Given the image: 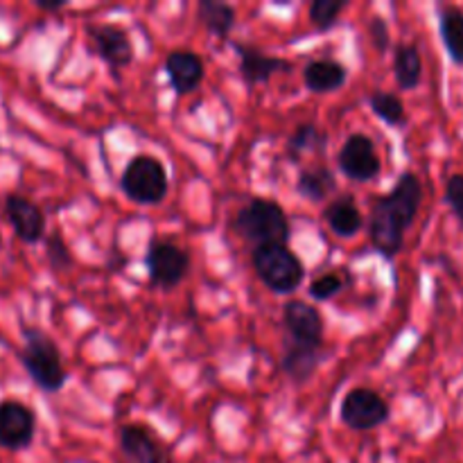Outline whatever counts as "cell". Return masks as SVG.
I'll list each match as a JSON object with an SVG mask.
<instances>
[{
  "instance_id": "1",
  "label": "cell",
  "mask_w": 463,
  "mask_h": 463,
  "mask_svg": "<svg viewBox=\"0 0 463 463\" xmlns=\"http://www.w3.org/2000/svg\"><path fill=\"white\" fill-rule=\"evenodd\" d=\"M23 369L27 371L32 383L45 393H57L66 387L68 373L63 369L61 353L54 339L34 326L23 328Z\"/></svg>"
},
{
  "instance_id": "2",
  "label": "cell",
  "mask_w": 463,
  "mask_h": 463,
  "mask_svg": "<svg viewBox=\"0 0 463 463\" xmlns=\"http://www.w3.org/2000/svg\"><path fill=\"white\" fill-rule=\"evenodd\" d=\"M233 231L240 238L249 240L256 247L260 244H288L289 242V220L283 206L271 199L256 197L244 203L233 217Z\"/></svg>"
},
{
  "instance_id": "3",
  "label": "cell",
  "mask_w": 463,
  "mask_h": 463,
  "mask_svg": "<svg viewBox=\"0 0 463 463\" xmlns=\"http://www.w3.org/2000/svg\"><path fill=\"white\" fill-rule=\"evenodd\" d=\"M253 269L267 289L274 294H292L301 288L303 262L288 244H260L251 253Z\"/></svg>"
},
{
  "instance_id": "4",
  "label": "cell",
  "mask_w": 463,
  "mask_h": 463,
  "mask_svg": "<svg viewBox=\"0 0 463 463\" xmlns=\"http://www.w3.org/2000/svg\"><path fill=\"white\" fill-rule=\"evenodd\" d=\"M120 190L134 203L158 206L167 197V190H170L165 165L156 156L138 154L122 170Z\"/></svg>"
},
{
  "instance_id": "5",
  "label": "cell",
  "mask_w": 463,
  "mask_h": 463,
  "mask_svg": "<svg viewBox=\"0 0 463 463\" xmlns=\"http://www.w3.org/2000/svg\"><path fill=\"white\" fill-rule=\"evenodd\" d=\"M387 401L369 387H355L344 396L339 407V419L353 432H371L389 420Z\"/></svg>"
},
{
  "instance_id": "6",
  "label": "cell",
  "mask_w": 463,
  "mask_h": 463,
  "mask_svg": "<svg viewBox=\"0 0 463 463\" xmlns=\"http://www.w3.org/2000/svg\"><path fill=\"white\" fill-rule=\"evenodd\" d=\"M149 280L163 289L176 288L190 271V256L185 249L170 240H154L145 256Z\"/></svg>"
},
{
  "instance_id": "7",
  "label": "cell",
  "mask_w": 463,
  "mask_h": 463,
  "mask_svg": "<svg viewBox=\"0 0 463 463\" xmlns=\"http://www.w3.org/2000/svg\"><path fill=\"white\" fill-rule=\"evenodd\" d=\"M118 441L122 455L131 463H175L170 446L143 423L122 425Z\"/></svg>"
},
{
  "instance_id": "8",
  "label": "cell",
  "mask_w": 463,
  "mask_h": 463,
  "mask_svg": "<svg viewBox=\"0 0 463 463\" xmlns=\"http://www.w3.org/2000/svg\"><path fill=\"white\" fill-rule=\"evenodd\" d=\"M337 165L344 176L357 184L373 181L380 175V156L375 152L373 140L366 134H351L344 140L342 149L337 154Z\"/></svg>"
},
{
  "instance_id": "9",
  "label": "cell",
  "mask_w": 463,
  "mask_h": 463,
  "mask_svg": "<svg viewBox=\"0 0 463 463\" xmlns=\"http://www.w3.org/2000/svg\"><path fill=\"white\" fill-rule=\"evenodd\" d=\"M86 34L93 45V52L113 71L127 68L134 61V43L125 27L113 23H95L86 27Z\"/></svg>"
},
{
  "instance_id": "10",
  "label": "cell",
  "mask_w": 463,
  "mask_h": 463,
  "mask_svg": "<svg viewBox=\"0 0 463 463\" xmlns=\"http://www.w3.org/2000/svg\"><path fill=\"white\" fill-rule=\"evenodd\" d=\"M36 434V414L18 401L0 402V446L5 450H25Z\"/></svg>"
},
{
  "instance_id": "11",
  "label": "cell",
  "mask_w": 463,
  "mask_h": 463,
  "mask_svg": "<svg viewBox=\"0 0 463 463\" xmlns=\"http://www.w3.org/2000/svg\"><path fill=\"white\" fill-rule=\"evenodd\" d=\"M283 326L289 335V342L301 346H324V319L315 306L292 298L283 306Z\"/></svg>"
},
{
  "instance_id": "12",
  "label": "cell",
  "mask_w": 463,
  "mask_h": 463,
  "mask_svg": "<svg viewBox=\"0 0 463 463\" xmlns=\"http://www.w3.org/2000/svg\"><path fill=\"white\" fill-rule=\"evenodd\" d=\"M5 215L12 224L14 233L25 244H36L45 238V215L34 202L23 194H7L5 197Z\"/></svg>"
},
{
  "instance_id": "13",
  "label": "cell",
  "mask_w": 463,
  "mask_h": 463,
  "mask_svg": "<svg viewBox=\"0 0 463 463\" xmlns=\"http://www.w3.org/2000/svg\"><path fill=\"white\" fill-rule=\"evenodd\" d=\"M165 72L176 95H190L193 90H197L202 86L203 75H206V66H203L202 54L181 48L172 50L167 54Z\"/></svg>"
},
{
  "instance_id": "14",
  "label": "cell",
  "mask_w": 463,
  "mask_h": 463,
  "mask_svg": "<svg viewBox=\"0 0 463 463\" xmlns=\"http://www.w3.org/2000/svg\"><path fill=\"white\" fill-rule=\"evenodd\" d=\"M233 48L240 57V72L249 86L265 84L280 71H292V63L280 57H271L256 45L233 43Z\"/></svg>"
},
{
  "instance_id": "15",
  "label": "cell",
  "mask_w": 463,
  "mask_h": 463,
  "mask_svg": "<svg viewBox=\"0 0 463 463\" xmlns=\"http://www.w3.org/2000/svg\"><path fill=\"white\" fill-rule=\"evenodd\" d=\"M348 80V71L337 59H315L303 68V84L312 93H333L339 90Z\"/></svg>"
},
{
  "instance_id": "16",
  "label": "cell",
  "mask_w": 463,
  "mask_h": 463,
  "mask_svg": "<svg viewBox=\"0 0 463 463\" xmlns=\"http://www.w3.org/2000/svg\"><path fill=\"white\" fill-rule=\"evenodd\" d=\"M324 220L330 226V231L339 235V238H353L362 229V224H364L362 211L348 194L337 197L324 208Z\"/></svg>"
},
{
  "instance_id": "17",
  "label": "cell",
  "mask_w": 463,
  "mask_h": 463,
  "mask_svg": "<svg viewBox=\"0 0 463 463\" xmlns=\"http://www.w3.org/2000/svg\"><path fill=\"white\" fill-rule=\"evenodd\" d=\"M283 371L294 383H306L317 373L321 364V348L301 346V344L288 342L283 351Z\"/></svg>"
},
{
  "instance_id": "18",
  "label": "cell",
  "mask_w": 463,
  "mask_h": 463,
  "mask_svg": "<svg viewBox=\"0 0 463 463\" xmlns=\"http://www.w3.org/2000/svg\"><path fill=\"white\" fill-rule=\"evenodd\" d=\"M393 77H396V84L401 90L419 89L420 80H423V57L414 43L396 45Z\"/></svg>"
},
{
  "instance_id": "19",
  "label": "cell",
  "mask_w": 463,
  "mask_h": 463,
  "mask_svg": "<svg viewBox=\"0 0 463 463\" xmlns=\"http://www.w3.org/2000/svg\"><path fill=\"white\" fill-rule=\"evenodd\" d=\"M297 190L301 197L307 199V202L319 203L326 202V199L337 190V181H335V175L326 165L306 167V170L298 175Z\"/></svg>"
},
{
  "instance_id": "20",
  "label": "cell",
  "mask_w": 463,
  "mask_h": 463,
  "mask_svg": "<svg viewBox=\"0 0 463 463\" xmlns=\"http://www.w3.org/2000/svg\"><path fill=\"white\" fill-rule=\"evenodd\" d=\"M197 18L211 34L226 39L235 27V9L229 3H217V0H199Z\"/></svg>"
},
{
  "instance_id": "21",
  "label": "cell",
  "mask_w": 463,
  "mask_h": 463,
  "mask_svg": "<svg viewBox=\"0 0 463 463\" xmlns=\"http://www.w3.org/2000/svg\"><path fill=\"white\" fill-rule=\"evenodd\" d=\"M439 32L448 50V57L463 66V12L459 7H441Z\"/></svg>"
},
{
  "instance_id": "22",
  "label": "cell",
  "mask_w": 463,
  "mask_h": 463,
  "mask_svg": "<svg viewBox=\"0 0 463 463\" xmlns=\"http://www.w3.org/2000/svg\"><path fill=\"white\" fill-rule=\"evenodd\" d=\"M326 147H328V134L312 122L298 125L288 140V154L292 161H301L310 152H326Z\"/></svg>"
},
{
  "instance_id": "23",
  "label": "cell",
  "mask_w": 463,
  "mask_h": 463,
  "mask_svg": "<svg viewBox=\"0 0 463 463\" xmlns=\"http://www.w3.org/2000/svg\"><path fill=\"white\" fill-rule=\"evenodd\" d=\"M371 111L380 118L383 122H387L389 127H402L407 122V111L405 102H402L401 95L389 93V90H373L369 98Z\"/></svg>"
},
{
  "instance_id": "24",
  "label": "cell",
  "mask_w": 463,
  "mask_h": 463,
  "mask_svg": "<svg viewBox=\"0 0 463 463\" xmlns=\"http://www.w3.org/2000/svg\"><path fill=\"white\" fill-rule=\"evenodd\" d=\"M348 7L346 0H315L310 5V21L317 30L328 32L339 23V14Z\"/></svg>"
},
{
  "instance_id": "25",
  "label": "cell",
  "mask_w": 463,
  "mask_h": 463,
  "mask_svg": "<svg viewBox=\"0 0 463 463\" xmlns=\"http://www.w3.org/2000/svg\"><path fill=\"white\" fill-rule=\"evenodd\" d=\"M45 251H48V262L54 271H63L72 265L71 249H68L66 240L59 233H52L45 238Z\"/></svg>"
},
{
  "instance_id": "26",
  "label": "cell",
  "mask_w": 463,
  "mask_h": 463,
  "mask_svg": "<svg viewBox=\"0 0 463 463\" xmlns=\"http://www.w3.org/2000/svg\"><path fill=\"white\" fill-rule=\"evenodd\" d=\"M346 288V283H344V279L339 274H324L319 276V279H315L310 283V297L317 298V301H330V298L337 297L342 289Z\"/></svg>"
},
{
  "instance_id": "27",
  "label": "cell",
  "mask_w": 463,
  "mask_h": 463,
  "mask_svg": "<svg viewBox=\"0 0 463 463\" xmlns=\"http://www.w3.org/2000/svg\"><path fill=\"white\" fill-rule=\"evenodd\" d=\"M446 202L463 226V175H452L446 181Z\"/></svg>"
},
{
  "instance_id": "28",
  "label": "cell",
  "mask_w": 463,
  "mask_h": 463,
  "mask_svg": "<svg viewBox=\"0 0 463 463\" xmlns=\"http://www.w3.org/2000/svg\"><path fill=\"white\" fill-rule=\"evenodd\" d=\"M369 34L373 45L378 48V52H384L392 43V36H389V25L383 16H373L369 23Z\"/></svg>"
},
{
  "instance_id": "29",
  "label": "cell",
  "mask_w": 463,
  "mask_h": 463,
  "mask_svg": "<svg viewBox=\"0 0 463 463\" xmlns=\"http://www.w3.org/2000/svg\"><path fill=\"white\" fill-rule=\"evenodd\" d=\"M36 7L41 9V12H59V9L66 7V0H36Z\"/></svg>"
}]
</instances>
